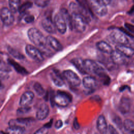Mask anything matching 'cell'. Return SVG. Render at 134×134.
Returning a JSON list of instances; mask_svg holds the SVG:
<instances>
[{
    "label": "cell",
    "instance_id": "cell-10",
    "mask_svg": "<svg viewBox=\"0 0 134 134\" xmlns=\"http://www.w3.org/2000/svg\"><path fill=\"white\" fill-rule=\"evenodd\" d=\"M54 23L57 30L61 34H64L66 32L68 25L65 19L60 13L55 14L54 18Z\"/></svg>",
    "mask_w": 134,
    "mask_h": 134
},
{
    "label": "cell",
    "instance_id": "cell-33",
    "mask_svg": "<svg viewBox=\"0 0 134 134\" xmlns=\"http://www.w3.org/2000/svg\"><path fill=\"white\" fill-rule=\"evenodd\" d=\"M11 71L10 68L6 63L1 62V72L8 73Z\"/></svg>",
    "mask_w": 134,
    "mask_h": 134
},
{
    "label": "cell",
    "instance_id": "cell-1",
    "mask_svg": "<svg viewBox=\"0 0 134 134\" xmlns=\"http://www.w3.org/2000/svg\"><path fill=\"white\" fill-rule=\"evenodd\" d=\"M27 35L29 39L36 46L39 48L45 47L47 42V38L42 33L36 28H30L28 29Z\"/></svg>",
    "mask_w": 134,
    "mask_h": 134
},
{
    "label": "cell",
    "instance_id": "cell-39",
    "mask_svg": "<svg viewBox=\"0 0 134 134\" xmlns=\"http://www.w3.org/2000/svg\"><path fill=\"white\" fill-rule=\"evenodd\" d=\"M120 29H119V30H120L121 31H122L124 34H125L126 35H127V36H128L129 37H130V38H133L134 37V36L131 34V33H130L127 29H125V28H119Z\"/></svg>",
    "mask_w": 134,
    "mask_h": 134
},
{
    "label": "cell",
    "instance_id": "cell-12",
    "mask_svg": "<svg viewBox=\"0 0 134 134\" xmlns=\"http://www.w3.org/2000/svg\"><path fill=\"white\" fill-rule=\"evenodd\" d=\"M131 107L130 99L125 96H123L119 104V110L122 114H126L130 111Z\"/></svg>",
    "mask_w": 134,
    "mask_h": 134
},
{
    "label": "cell",
    "instance_id": "cell-30",
    "mask_svg": "<svg viewBox=\"0 0 134 134\" xmlns=\"http://www.w3.org/2000/svg\"><path fill=\"white\" fill-rule=\"evenodd\" d=\"M33 3L31 2H26L24 3H23L20 6L18 12L21 13H25L27 10H28L29 8H31L32 6Z\"/></svg>",
    "mask_w": 134,
    "mask_h": 134
},
{
    "label": "cell",
    "instance_id": "cell-15",
    "mask_svg": "<svg viewBox=\"0 0 134 134\" xmlns=\"http://www.w3.org/2000/svg\"><path fill=\"white\" fill-rule=\"evenodd\" d=\"M34 94L32 92L27 91L21 96L19 100V105L22 106H28L32 101Z\"/></svg>",
    "mask_w": 134,
    "mask_h": 134
},
{
    "label": "cell",
    "instance_id": "cell-21",
    "mask_svg": "<svg viewBox=\"0 0 134 134\" xmlns=\"http://www.w3.org/2000/svg\"><path fill=\"white\" fill-rule=\"evenodd\" d=\"M123 134H134V122L129 119H126L123 122Z\"/></svg>",
    "mask_w": 134,
    "mask_h": 134
},
{
    "label": "cell",
    "instance_id": "cell-22",
    "mask_svg": "<svg viewBox=\"0 0 134 134\" xmlns=\"http://www.w3.org/2000/svg\"><path fill=\"white\" fill-rule=\"evenodd\" d=\"M96 46L99 51L103 53L110 54L114 51L112 47L108 43L104 41H100L97 42Z\"/></svg>",
    "mask_w": 134,
    "mask_h": 134
},
{
    "label": "cell",
    "instance_id": "cell-5",
    "mask_svg": "<svg viewBox=\"0 0 134 134\" xmlns=\"http://www.w3.org/2000/svg\"><path fill=\"white\" fill-rule=\"evenodd\" d=\"M26 54L32 59L37 62H42L44 58L42 52L38 48L30 44H27L25 47Z\"/></svg>",
    "mask_w": 134,
    "mask_h": 134
},
{
    "label": "cell",
    "instance_id": "cell-42",
    "mask_svg": "<svg viewBox=\"0 0 134 134\" xmlns=\"http://www.w3.org/2000/svg\"><path fill=\"white\" fill-rule=\"evenodd\" d=\"M52 125V119H51V120H50L48 122H47V124H46L45 125H44V126L49 129V128H50V127H51Z\"/></svg>",
    "mask_w": 134,
    "mask_h": 134
},
{
    "label": "cell",
    "instance_id": "cell-24",
    "mask_svg": "<svg viewBox=\"0 0 134 134\" xmlns=\"http://www.w3.org/2000/svg\"><path fill=\"white\" fill-rule=\"evenodd\" d=\"M8 63H9L10 65L13 66L14 69L19 73L25 75L28 74L27 71L21 65H20L19 64L17 63L16 61H15L14 60L11 59H8Z\"/></svg>",
    "mask_w": 134,
    "mask_h": 134
},
{
    "label": "cell",
    "instance_id": "cell-25",
    "mask_svg": "<svg viewBox=\"0 0 134 134\" xmlns=\"http://www.w3.org/2000/svg\"><path fill=\"white\" fill-rule=\"evenodd\" d=\"M25 128L18 127H8L6 129L5 132H2L3 134H25Z\"/></svg>",
    "mask_w": 134,
    "mask_h": 134
},
{
    "label": "cell",
    "instance_id": "cell-32",
    "mask_svg": "<svg viewBox=\"0 0 134 134\" xmlns=\"http://www.w3.org/2000/svg\"><path fill=\"white\" fill-rule=\"evenodd\" d=\"M35 5L40 7H45L50 3L49 1H43V0H37L34 2Z\"/></svg>",
    "mask_w": 134,
    "mask_h": 134
},
{
    "label": "cell",
    "instance_id": "cell-13",
    "mask_svg": "<svg viewBox=\"0 0 134 134\" xmlns=\"http://www.w3.org/2000/svg\"><path fill=\"white\" fill-rule=\"evenodd\" d=\"M49 113V108L46 103L42 104L36 113V118L39 120H43L46 119Z\"/></svg>",
    "mask_w": 134,
    "mask_h": 134
},
{
    "label": "cell",
    "instance_id": "cell-43",
    "mask_svg": "<svg viewBox=\"0 0 134 134\" xmlns=\"http://www.w3.org/2000/svg\"><path fill=\"white\" fill-rule=\"evenodd\" d=\"M102 2H103V3L105 5H109L110 3V2H111V1H109V0H102Z\"/></svg>",
    "mask_w": 134,
    "mask_h": 134
},
{
    "label": "cell",
    "instance_id": "cell-6",
    "mask_svg": "<svg viewBox=\"0 0 134 134\" xmlns=\"http://www.w3.org/2000/svg\"><path fill=\"white\" fill-rule=\"evenodd\" d=\"M90 4L93 11L98 16L102 17L107 13V6L103 3L102 0H92L90 1Z\"/></svg>",
    "mask_w": 134,
    "mask_h": 134
},
{
    "label": "cell",
    "instance_id": "cell-7",
    "mask_svg": "<svg viewBox=\"0 0 134 134\" xmlns=\"http://www.w3.org/2000/svg\"><path fill=\"white\" fill-rule=\"evenodd\" d=\"M62 75L64 79H65L68 82L73 86H78L81 84L80 78L72 70H67L64 71Z\"/></svg>",
    "mask_w": 134,
    "mask_h": 134
},
{
    "label": "cell",
    "instance_id": "cell-2",
    "mask_svg": "<svg viewBox=\"0 0 134 134\" xmlns=\"http://www.w3.org/2000/svg\"><path fill=\"white\" fill-rule=\"evenodd\" d=\"M73 28L78 32H84L88 24L85 18L80 15L74 14L72 15Z\"/></svg>",
    "mask_w": 134,
    "mask_h": 134
},
{
    "label": "cell",
    "instance_id": "cell-4",
    "mask_svg": "<svg viewBox=\"0 0 134 134\" xmlns=\"http://www.w3.org/2000/svg\"><path fill=\"white\" fill-rule=\"evenodd\" d=\"M110 39L118 45L125 46L129 43V40L124 34L120 30H114L112 31L109 35Z\"/></svg>",
    "mask_w": 134,
    "mask_h": 134
},
{
    "label": "cell",
    "instance_id": "cell-35",
    "mask_svg": "<svg viewBox=\"0 0 134 134\" xmlns=\"http://www.w3.org/2000/svg\"><path fill=\"white\" fill-rule=\"evenodd\" d=\"M49 132L48 128L44 126L37 129L33 134H48Z\"/></svg>",
    "mask_w": 134,
    "mask_h": 134
},
{
    "label": "cell",
    "instance_id": "cell-41",
    "mask_svg": "<svg viewBox=\"0 0 134 134\" xmlns=\"http://www.w3.org/2000/svg\"><path fill=\"white\" fill-rule=\"evenodd\" d=\"M73 127H74V128L76 130H78L80 128V124L78 122L77 118H75L74 119Z\"/></svg>",
    "mask_w": 134,
    "mask_h": 134
},
{
    "label": "cell",
    "instance_id": "cell-16",
    "mask_svg": "<svg viewBox=\"0 0 134 134\" xmlns=\"http://www.w3.org/2000/svg\"><path fill=\"white\" fill-rule=\"evenodd\" d=\"M126 57L117 50H114L110 54L111 60L113 62L117 65H122L126 62Z\"/></svg>",
    "mask_w": 134,
    "mask_h": 134
},
{
    "label": "cell",
    "instance_id": "cell-23",
    "mask_svg": "<svg viewBox=\"0 0 134 134\" xmlns=\"http://www.w3.org/2000/svg\"><path fill=\"white\" fill-rule=\"evenodd\" d=\"M71 62L75 66V68L82 74H87L84 64V60L80 58H74L71 60Z\"/></svg>",
    "mask_w": 134,
    "mask_h": 134
},
{
    "label": "cell",
    "instance_id": "cell-38",
    "mask_svg": "<svg viewBox=\"0 0 134 134\" xmlns=\"http://www.w3.org/2000/svg\"><path fill=\"white\" fill-rule=\"evenodd\" d=\"M125 26L130 33L134 34V25H132L129 23H125Z\"/></svg>",
    "mask_w": 134,
    "mask_h": 134
},
{
    "label": "cell",
    "instance_id": "cell-45",
    "mask_svg": "<svg viewBox=\"0 0 134 134\" xmlns=\"http://www.w3.org/2000/svg\"><path fill=\"white\" fill-rule=\"evenodd\" d=\"M129 47H130V48H132L134 50V41H132V42H130V46Z\"/></svg>",
    "mask_w": 134,
    "mask_h": 134
},
{
    "label": "cell",
    "instance_id": "cell-27",
    "mask_svg": "<svg viewBox=\"0 0 134 134\" xmlns=\"http://www.w3.org/2000/svg\"><path fill=\"white\" fill-rule=\"evenodd\" d=\"M20 1L19 0H10L8 1L9 7L10 10L13 13H15L19 10L20 7Z\"/></svg>",
    "mask_w": 134,
    "mask_h": 134
},
{
    "label": "cell",
    "instance_id": "cell-8",
    "mask_svg": "<svg viewBox=\"0 0 134 134\" xmlns=\"http://www.w3.org/2000/svg\"><path fill=\"white\" fill-rule=\"evenodd\" d=\"M34 120L35 119L33 118H19L10 119L8 124L9 127H18L25 128L34 122Z\"/></svg>",
    "mask_w": 134,
    "mask_h": 134
},
{
    "label": "cell",
    "instance_id": "cell-44",
    "mask_svg": "<svg viewBox=\"0 0 134 134\" xmlns=\"http://www.w3.org/2000/svg\"><path fill=\"white\" fill-rule=\"evenodd\" d=\"M133 12H134V5L131 7V9H130V10L128 12V14H132Z\"/></svg>",
    "mask_w": 134,
    "mask_h": 134
},
{
    "label": "cell",
    "instance_id": "cell-19",
    "mask_svg": "<svg viewBox=\"0 0 134 134\" xmlns=\"http://www.w3.org/2000/svg\"><path fill=\"white\" fill-rule=\"evenodd\" d=\"M116 50L122 54L126 57L131 58L134 55V50L128 46L117 45L116 46Z\"/></svg>",
    "mask_w": 134,
    "mask_h": 134
},
{
    "label": "cell",
    "instance_id": "cell-17",
    "mask_svg": "<svg viewBox=\"0 0 134 134\" xmlns=\"http://www.w3.org/2000/svg\"><path fill=\"white\" fill-rule=\"evenodd\" d=\"M108 126H107L105 117L102 115H99L96 121V127L97 130L102 134H105L108 128Z\"/></svg>",
    "mask_w": 134,
    "mask_h": 134
},
{
    "label": "cell",
    "instance_id": "cell-28",
    "mask_svg": "<svg viewBox=\"0 0 134 134\" xmlns=\"http://www.w3.org/2000/svg\"><path fill=\"white\" fill-rule=\"evenodd\" d=\"M7 50H8V52L14 58H15L16 59H17L18 60H23L25 58V56L23 54H21L18 51L12 48L10 46H8L7 47Z\"/></svg>",
    "mask_w": 134,
    "mask_h": 134
},
{
    "label": "cell",
    "instance_id": "cell-31",
    "mask_svg": "<svg viewBox=\"0 0 134 134\" xmlns=\"http://www.w3.org/2000/svg\"><path fill=\"white\" fill-rule=\"evenodd\" d=\"M31 110V108L29 106H22L19 108L17 110V115H22L29 113Z\"/></svg>",
    "mask_w": 134,
    "mask_h": 134
},
{
    "label": "cell",
    "instance_id": "cell-37",
    "mask_svg": "<svg viewBox=\"0 0 134 134\" xmlns=\"http://www.w3.org/2000/svg\"><path fill=\"white\" fill-rule=\"evenodd\" d=\"M34 19H35L34 16L30 14L26 15L24 17V19L25 21L27 23H31L33 22L34 20Z\"/></svg>",
    "mask_w": 134,
    "mask_h": 134
},
{
    "label": "cell",
    "instance_id": "cell-11",
    "mask_svg": "<svg viewBox=\"0 0 134 134\" xmlns=\"http://www.w3.org/2000/svg\"><path fill=\"white\" fill-rule=\"evenodd\" d=\"M50 77L53 83L57 86L62 87L64 85V77L58 70H52L50 73Z\"/></svg>",
    "mask_w": 134,
    "mask_h": 134
},
{
    "label": "cell",
    "instance_id": "cell-34",
    "mask_svg": "<svg viewBox=\"0 0 134 134\" xmlns=\"http://www.w3.org/2000/svg\"><path fill=\"white\" fill-rule=\"evenodd\" d=\"M113 121L114 122V123L116 125V126L120 128V129H122L123 128V123L122 122L121 119H120V118L118 116H116L114 117Z\"/></svg>",
    "mask_w": 134,
    "mask_h": 134
},
{
    "label": "cell",
    "instance_id": "cell-3",
    "mask_svg": "<svg viewBox=\"0 0 134 134\" xmlns=\"http://www.w3.org/2000/svg\"><path fill=\"white\" fill-rule=\"evenodd\" d=\"M71 95L66 92L58 91L54 97V103L59 107H66L71 102Z\"/></svg>",
    "mask_w": 134,
    "mask_h": 134
},
{
    "label": "cell",
    "instance_id": "cell-14",
    "mask_svg": "<svg viewBox=\"0 0 134 134\" xmlns=\"http://www.w3.org/2000/svg\"><path fill=\"white\" fill-rule=\"evenodd\" d=\"M41 25L43 29L49 34H54L56 32L57 28L54 22L50 18H45L41 21Z\"/></svg>",
    "mask_w": 134,
    "mask_h": 134
},
{
    "label": "cell",
    "instance_id": "cell-36",
    "mask_svg": "<svg viewBox=\"0 0 134 134\" xmlns=\"http://www.w3.org/2000/svg\"><path fill=\"white\" fill-rule=\"evenodd\" d=\"M105 134H119L116 128L112 125H109L106 130Z\"/></svg>",
    "mask_w": 134,
    "mask_h": 134
},
{
    "label": "cell",
    "instance_id": "cell-40",
    "mask_svg": "<svg viewBox=\"0 0 134 134\" xmlns=\"http://www.w3.org/2000/svg\"><path fill=\"white\" fill-rule=\"evenodd\" d=\"M63 126V121L59 119V120H58L55 123V125H54V127L56 129H60Z\"/></svg>",
    "mask_w": 134,
    "mask_h": 134
},
{
    "label": "cell",
    "instance_id": "cell-29",
    "mask_svg": "<svg viewBox=\"0 0 134 134\" xmlns=\"http://www.w3.org/2000/svg\"><path fill=\"white\" fill-rule=\"evenodd\" d=\"M34 89L36 92V94L39 96H42L45 94V91L44 88L41 86V85L38 82H36L34 84Z\"/></svg>",
    "mask_w": 134,
    "mask_h": 134
},
{
    "label": "cell",
    "instance_id": "cell-46",
    "mask_svg": "<svg viewBox=\"0 0 134 134\" xmlns=\"http://www.w3.org/2000/svg\"><path fill=\"white\" fill-rule=\"evenodd\" d=\"M127 87V86H126V85L122 86V87H121L120 88V91H123L125 90Z\"/></svg>",
    "mask_w": 134,
    "mask_h": 134
},
{
    "label": "cell",
    "instance_id": "cell-26",
    "mask_svg": "<svg viewBox=\"0 0 134 134\" xmlns=\"http://www.w3.org/2000/svg\"><path fill=\"white\" fill-rule=\"evenodd\" d=\"M60 14L65 19L67 25L69 26V28L72 30L73 28V23H72V17L70 16L68 11L65 8H62L60 11Z\"/></svg>",
    "mask_w": 134,
    "mask_h": 134
},
{
    "label": "cell",
    "instance_id": "cell-47",
    "mask_svg": "<svg viewBox=\"0 0 134 134\" xmlns=\"http://www.w3.org/2000/svg\"><path fill=\"white\" fill-rule=\"evenodd\" d=\"M95 134H99V133H95Z\"/></svg>",
    "mask_w": 134,
    "mask_h": 134
},
{
    "label": "cell",
    "instance_id": "cell-18",
    "mask_svg": "<svg viewBox=\"0 0 134 134\" xmlns=\"http://www.w3.org/2000/svg\"><path fill=\"white\" fill-rule=\"evenodd\" d=\"M46 38L47 43L53 49L57 51H61L63 49L62 45L55 38L51 36H48Z\"/></svg>",
    "mask_w": 134,
    "mask_h": 134
},
{
    "label": "cell",
    "instance_id": "cell-9",
    "mask_svg": "<svg viewBox=\"0 0 134 134\" xmlns=\"http://www.w3.org/2000/svg\"><path fill=\"white\" fill-rule=\"evenodd\" d=\"M1 18L3 24L5 26H10L14 21L13 13L7 7H3L1 10Z\"/></svg>",
    "mask_w": 134,
    "mask_h": 134
},
{
    "label": "cell",
    "instance_id": "cell-20",
    "mask_svg": "<svg viewBox=\"0 0 134 134\" xmlns=\"http://www.w3.org/2000/svg\"><path fill=\"white\" fill-rule=\"evenodd\" d=\"M83 86L87 90H93L97 85L96 80L92 76H85L83 79Z\"/></svg>",
    "mask_w": 134,
    "mask_h": 134
}]
</instances>
